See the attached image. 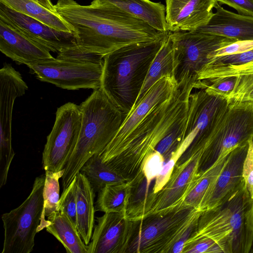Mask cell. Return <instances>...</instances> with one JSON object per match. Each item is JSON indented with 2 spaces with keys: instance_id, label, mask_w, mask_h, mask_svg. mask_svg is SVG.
Here are the masks:
<instances>
[{
  "instance_id": "obj_1",
  "label": "cell",
  "mask_w": 253,
  "mask_h": 253,
  "mask_svg": "<svg viewBox=\"0 0 253 253\" xmlns=\"http://www.w3.org/2000/svg\"><path fill=\"white\" fill-rule=\"evenodd\" d=\"M54 7L74 28L77 45L104 57L132 43L155 41L166 32L157 31L106 0H92L89 5L58 0Z\"/></svg>"
},
{
  "instance_id": "obj_2",
  "label": "cell",
  "mask_w": 253,
  "mask_h": 253,
  "mask_svg": "<svg viewBox=\"0 0 253 253\" xmlns=\"http://www.w3.org/2000/svg\"><path fill=\"white\" fill-rule=\"evenodd\" d=\"M194 84L191 77L183 78L170 96L156 105L117 148L99 154L102 161L127 181L143 177L146 159L175 124L187 113Z\"/></svg>"
},
{
  "instance_id": "obj_3",
  "label": "cell",
  "mask_w": 253,
  "mask_h": 253,
  "mask_svg": "<svg viewBox=\"0 0 253 253\" xmlns=\"http://www.w3.org/2000/svg\"><path fill=\"white\" fill-rule=\"evenodd\" d=\"M168 31L155 41L132 43L104 57L101 88L126 117L136 102Z\"/></svg>"
},
{
  "instance_id": "obj_4",
  "label": "cell",
  "mask_w": 253,
  "mask_h": 253,
  "mask_svg": "<svg viewBox=\"0 0 253 253\" xmlns=\"http://www.w3.org/2000/svg\"><path fill=\"white\" fill-rule=\"evenodd\" d=\"M82 124L77 143L62 177L65 189L93 155L100 154L112 140L126 116L100 87L80 105Z\"/></svg>"
},
{
  "instance_id": "obj_5",
  "label": "cell",
  "mask_w": 253,
  "mask_h": 253,
  "mask_svg": "<svg viewBox=\"0 0 253 253\" xmlns=\"http://www.w3.org/2000/svg\"><path fill=\"white\" fill-rule=\"evenodd\" d=\"M200 237L224 244L229 253H250L253 241V201L244 183L220 205L203 211L195 231L185 244Z\"/></svg>"
},
{
  "instance_id": "obj_6",
  "label": "cell",
  "mask_w": 253,
  "mask_h": 253,
  "mask_svg": "<svg viewBox=\"0 0 253 253\" xmlns=\"http://www.w3.org/2000/svg\"><path fill=\"white\" fill-rule=\"evenodd\" d=\"M202 212L181 203L135 220L126 253H170Z\"/></svg>"
},
{
  "instance_id": "obj_7",
  "label": "cell",
  "mask_w": 253,
  "mask_h": 253,
  "mask_svg": "<svg viewBox=\"0 0 253 253\" xmlns=\"http://www.w3.org/2000/svg\"><path fill=\"white\" fill-rule=\"evenodd\" d=\"M253 138V102L230 104L201 155L198 173Z\"/></svg>"
},
{
  "instance_id": "obj_8",
  "label": "cell",
  "mask_w": 253,
  "mask_h": 253,
  "mask_svg": "<svg viewBox=\"0 0 253 253\" xmlns=\"http://www.w3.org/2000/svg\"><path fill=\"white\" fill-rule=\"evenodd\" d=\"M44 181L45 174L37 177L26 199L2 215L4 241L1 253H30L33 250L43 208Z\"/></svg>"
},
{
  "instance_id": "obj_9",
  "label": "cell",
  "mask_w": 253,
  "mask_h": 253,
  "mask_svg": "<svg viewBox=\"0 0 253 253\" xmlns=\"http://www.w3.org/2000/svg\"><path fill=\"white\" fill-rule=\"evenodd\" d=\"M191 93L184 140L189 146L177 162L181 164L202 152L229 107L227 98L202 88Z\"/></svg>"
},
{
  "instance_id": "obj_10",
  "label": "cell",
  "mask_w": 253,
  "mask_h": 253,
  "mask_svg": "<svg viewBox=\"0 0 253 253\" xmlns=\"http://www.w3.org/2000/svg\"><path fill=\"white\" fill-rule=\"evenodd\" d=\"M173 78L179 83L188 75L197 78L216 50L236 41L231 38L197 31L171 32Z\"/></svg>"
},
{
  "instance_id": "obj_11",
  "label": "cell",
  "mask_w": 253,
  "mask_h": 253,
  "mask_svg": "<svg viewBox=\"0 0 253 253\" xmlns=\"http://www.w3.org/2000/svg\"><path fill=\"white\" fill-rule=\"evenodd\" d=\"M27 66L39 80L63 89L95 90L101 87L103 64L53 57Z\"/></svg>"
},
{
  "instance_id": "obj_12",
  "label": "cell",
  "mask_w": 253,
  "mask_h": 253,
  "mask_svg": "<svg viewBox=\"0 0 253 253\" xmlns=\"http://www.w3.org/2000/svg\"><path fill=\"white\" fill-rule=\"evenodd\" d=\"M82 120L80 105L68 102L57 108L42 152L45 171L56 172L65 169L77 143Z\"/></svg>"
},
{
  "instance_id": "obj_13",
  "label": "cell",
  "mask_w": 253,
  "mask_h": 253,
  "mask_svg": "<svg viewBox=\"0 0 253 253\" xmlns=\"http://www.w3.org/2000/svg\"><path fill=\"white\" fill-rule=\"evenodd\" d=\"M28 87L21 74L10 64L0 70V183L7 182L15 156L12 146V115L16 98L23 96Z\"/></svg>"
},
{
  "instance_id": "obj_14",
  "label": "cell",
  "mask_w": 253,
  "mask_h": 253,
  "mask_svg": "<svg viewBox=\"0 0 253 253\" xmlns=\"http://www.w3.org/2000/svg\"><path fill=\"white\" fill-rule=\"evenodd\" d=\"M95 221L87 253H126L135 221L122 212H106Z\"/></svg>"
},
{
  "instance_id": "obj_15",
  "label": "cell",
  "mask_w": 253,
  "mask_h": 253,
  "mask_svg": "<svg viewBox=\"0 0 253 253\" xmlns=\"http://www.w3.org/2000/svg\"><path fill=\"white\" fill-rule=\"evenodd\" d=\"M0 16L30 39L58 53L77 45L73 33L57 31L29 16L14 11L0 2Z\"/></svg>"
},
{
  "instance_id": "obj_16",
  "label": "cell",
  "mask_w": 253,
  "mask_h": 253,
  "mask_svg": "<svg viewBox=\"0 0 253 253\" xmlns=\"http://www.w3.org/2000/svg\"><path fill=\"white\" fill-rule=\"evenodd\" d=\"M249 143L231 151L227 161L215 180L205 195L199 210L202 211L214 208L237 191L244 183L243 168Z\"/></svg>"
},
{
  "instance_id": "obj_17",
  "label": "cell",
  "mask_w": 253,
  "mask_h": 253,
  "mask_svg": "<svg viewBox=\"0 0 253 253\" xmlns=\"http://www.w3.org/2000/svg\"><path fill=\"white\" fill-rule=\"evenodd\" d=\"M201 155V153H197L184 162L175 165L167 183L153 193L151 210L147 215L183 203L198 174Z\"/></svg>"
},
{
  "instance_id": "obj_18",
  "label": "cell",
  "mask_w": 253,
  "mask_h": 253,
  "mask_svg": "<svg viewBox=\"0 0 253 253\" xmlns=\"http://www.w3.org/2000/svg\"><path fill=\"white\" fill-rule=\"evenodd\" d=\"M216 0H166L168 31H195L211 18Z\"/></svg>"
},
{
  "instance_id": "obj_19",
  "label": "cell",
  "mask_w": 253,
  "mask_h": 253,
  "mask_svg": "<svg viewBox=\"0 0 253 253\" xmlns=\"http://www.w3.org/2000/svg\"><path fill=\"white\" fill-rule=\"evenodd\" d=\"M177 84L172 77L159 80L134 106L126 117L115 136L99 154L108 153L117 148L157 104L168 99Z\"/></svg>"
},
{
  "instance_id": "obj_20",
  "label": "cell",
  "mask_w": 253,
  "mask_h": 253,
  "mask_svg": "<svg viewBox=\"0 0 253 253\" xmlns=\"http://www.w3.org/2000/svg\"><path fill=\"white\" fill-rule=\"evenodd\" d=\"M0 50L12 60L26 65L53 57L48 48L30 39L0 16Z\"/></svg>"
},
{
  "instance_id": "obj_21",
  "label": "cell",
  "mask_w": 253,
  "mask_h": 253,
  "mask_svg": "<svg viewBox=\"0 0 253 253\" xmlns=\"http://www.w3.org/2000/svg\"><path fill=\"white\" fill-rule=\"evenodd\" d=\"M234 76L235 87L227 97L229 104L253 102V61L242 64L205 66L198 74L197 81Z\"/></svg>"
},
{
  "instance_id": "obj_22",
  "label": "cell",
  "mask_w": 253,
  "mask_h": 253,
  "mask_svg": "<svg viewBox=\"0 0 253 253\" xmlns=\"http://www.w3.org/2000/svg\"><path fill=\"white\" fill-rule=\"evenodd\" d=\"M209 22L195 31L223 36L236 41H253V16L228 11L217 3Z\"/></svg>"
},
{
  "instance_id": "obj_23",
  "label": "cell",
  "mask_w": 253,
  "mask_h": 253,
  "mask_svg": "<svg viewBox=\"0 0 253 253\" xmlns=\"http://www.w3.org/2000/svg\"><path fill=\"white\" fill-rule=\"evenodd\" d=\"M77 193V229L85 245L91 240L94 225V197L93 191L86 177L81 172L76 176Z\"/></svg>"
},
{
  "instance_id": "obj_24",
  "label": "cell",
  "mask_w": 253,
  "mask_h": 253,
  "mask_svg": "<svg viewBox=\"0 0 253 253\" xmlns=\"http://www.w3.org/2000/svg\"><path fill=\"white\" fill-rule=\"evenodd\" d=\"M46 220V231L62 244L67 253H87V245L81 237L77 226L65 213L57 211Z\"/></svg>"
},
{
  "instance_id": "obj_25",
  "label": "cell",
  "mask_w": 253,
  "mask_h": 253,
  "mask_svg": "<svg viewBox=\"0 0 253 253\" xmlns=\"http://www.w3.org/2000/svg\"><path fill=\"white\" fill-rule=\"evenodd\" d=\"M0 2L57 31L74 34L73 27L57 11H51L34 0H0Z\"/></svg>"
},
{
  "instance_id": "obj_26",
  "label": "cell",
  "mask_w": 253,
  "mask_h": 253,
  "mask_svg": "<svg viewBox=\"0 0 253 253\" xmlns=\"http://www.w3.org/2000/svg\"><path fill=\"white\" fill-rule=\"evenodd\" d=\"M122 9L143 20L157 31H168L166 6L150 0H106Z\"/></svg>"
},
{
  "instance_id": "obj_27",
  "label": "cell",
  "mask_w": 253,
  "mask_h": 253,
  "mask_svg": "<svg viewBox=\"0 0 253 253\" xmlns=\"http://www.w3.org/2000/svg\"><path fill=\"white\" fill-rule=\"evenodd\" d=\"M171 32L168 31L162 47L150 66L142 88L134 106L159 80L166 76L173 77L174 59Z\"/></svg>"
},
{
  "instance_id": "obj_28",
  "label": "cell",
  "mask_w": 253,
  "mask_h": 253,
  "mask_svg": "<svg viewBox=\"0 0 253 253\" xmlns=\"http://www.w3.org/2000/svg\"><path fill=\"white\" fill-rule=\"evenodd\" d=\"M130 181L109 185L98 193L95 203V211L125 213L132 194Z\"/></svg>"
},
{
  "instance_id": "obj_29",
  "label": "cell",
  "mask_w": 253,
  "mask_h": 253,
  "mask_svg": "<svg viewBox=\"0 0 253 253\" xmlns=\"http://www.w3.org/2000/svg\"><path fill=\"white\" fill-rule=\"evenodd\" d=\"M80 172L86 177L95 193H98L107 185L127 181L107 163L103 162L99 154H96L90 158L82 167Z\"/></svg>"
},
{
  "instance_id": "obj_30",
  "label": "cell",
  "mask_w": 253,
  "mask_h": 253,
  "mask_svg": "<svg viewBox=\"0 0 253 253\" xmlns=\"http://www.w3.org/2000/svg\"><path fill=\"white\" fill-rule=\"evenodd\" d=\"M229 153L218 160L206 170L198 173L191 186L189 192L183 201L184 205L199 210L205 195L219 175L227 161Z\"/></svg>"
},
{
  "instance_id": "obj_31",
  "label": "cell",
  "mask_w": 253,
  "mask_h": 253,
  "mask_svg": "<svg viewBox=\"0 0 253 253\" xmlns=\"http://www.w3.org/2000/svg\"><path fill=\"white\" fill-rule=\"evenodd\" d=\"M65 169L58 171H45V181L43 190V208L38 232L45 228L47 219L58 211L60 199L59 180L62 178Z\"/></svg>"
},
{
  "instance_id": "obj_32",
  "label": "cell",
  "mask_w": 253,
  "mask_h": 253,
  "mask_svg": "<svg viewBox=\"0 0 253 253\" xmlns=\"http://www.w3.org/2000/svg\"><path fill=\"white\" fill-rule=\"evenodd\" d=\"M236 82L234 76H226L197 81L194 88L205 89L207 91L227 98L234 89Z\"/></svg>"
},
{
  "instance_id": "obj_33",
  "label": "cell",
  "mask_w": 253,
  "mask_h": 253,
  "mask_svg": "<svg viewBox=\"0 0 253 253\" xmlns=\"http://www.w3.org/2000/svg\"><path fill=\"white\" fill-rule=\"evenodd\" d=\"M76 177L64 190L60 197L58 211L65 213L77 226V193Z\"/></svg>"
},
{
  "instance_id": "obj_34",
  "label": "cell",
  "mask_w": 253,
  "mask_h": 253,
  "mask_svg": "<svg viewBox=\"0 0 253 253\" xmlns=\"http://www.w3.org/2000/svg\"><path fill=\"white\" fill-rule=\"evenodd\" d=\"M165 160L157 151L154 152L146 159L143 167L142 172L146 180V186L151 188V184L161 172Z\"/></svg>"
},
{
  "instance_id": "obj_35",
  "label": "cell",
  "mask_w": 253,
  "mask_h": 253,
  "mask_svg": "<svg viewBox=\"0 0 253 253\" xmlns=\"http://www.w3.org/2000/svg\"><path fill=\"white\" fill-rule=\"evenodd\" d=\"M243 177L245 190L253 201V138L249 142L248 151L243 164Z\"/></svg>"
},
{
  "instance_id": "obj_36",
  "label": "cell",
  "mask_w": 253,
  "mask_h": 253,
  "mask_svg": "<svg viewBox=\"0 0 253 253\" xmlns=\"http://www.w3.org/2000/svg\"><path fill=\"white\" fill-rule=\"evenodd\" d=\"M253 61V48L239 54L211 58L205 66L226 64H242Z\"/></svg>"
},
{
  "instance_id": "obj_37",
  "label": "cell",
  "mask_w": 253,
  "mask_h": 253,
  "mask_svg": "<svg viewBox=\"0 0 253 253\" xmlns=\"http://www.w3.org/2000/svg\"><path fill=\"white\" fill-rule=\"evenodd\" d=\"M253 48V41H238L215 50L211 58L241 53Z\"/></svg>"
},
{
  "instance_id": "obj_38",
  "label": "cell",
  "mask_w": 253,
  "mask_h": 253,
  "mask_svg": "<svg viewBox=\"0 0 253 253\" xmlns=\"http://www.w3.org/2000/svg\"><path fill=\"white\" fill-rule=\"evenodd\" d=\"M220 4L228 5L240 15L253 16V0H216Z\"/></svg>"
},
{
  "instance_id": "obj_39",
  "label": "cell",
  "mask_w": 253,
  "mask_h": 253,
  "mask_svg": "<svg viewBox=\"0 0 253 253\" xmlns=\"http://www.w3.org/2000/svg\"><path fill=\"white\" fill-rule=\"evenodd\" d=\"M42 5L44 7L47 9L52 11H56L55 8L54 7V5H53L51 1V0H34Z\"/></svg>"
},
{
  "instance_id": "obj_40",
  "label": "cell",
  "mask_w": 253,
  "mask_h": 253,
  "mask_svg": "<svg viewBox=\"0 0 253 253\" xmlns=\"http://www.w3.org/2000/svg\"><path fill=\"white\" fill-rule=\"evenodd\" d=\"M249 253H253V241L252 243V247Z\"/></svg>"
}]
</instances>
